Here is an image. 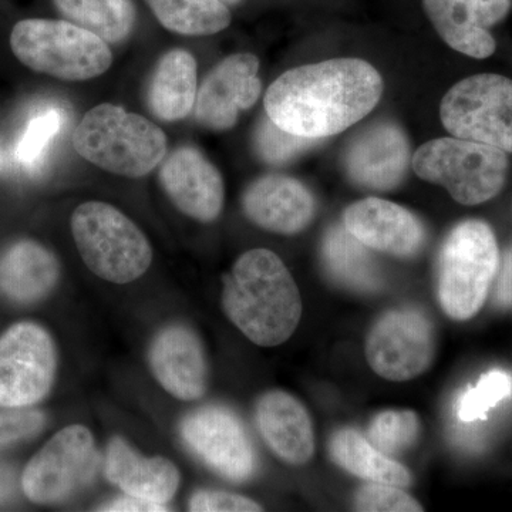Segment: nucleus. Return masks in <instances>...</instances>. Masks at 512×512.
Returning <instances> with one entry per match:
<instances>
[{
  "instance_id": "9",
  "label": "nucleus",
  "mask_w": 512,
  "mask_h": 512,
  "mask_svg": "<svg viewBox=\"0 0 512 512\" xmlns=\"http://www.w3.org/2000/svg\"><path fill=\"white\" fill-rule=\"evenodd\" d=\"M92 431L82 424L64 427L29 461L23 493L36 504H55L89 484L97 468Z\"/></svg>"
},
{
  "instance_id": "14",
  "label": "nucleus",
  "mask_w": 512,
  "mask_h": 512,
  "mask_svg": "<svg viewBox=\"0 0 512 512\" xmlns=\"http://www.w3.org/2000/svg\"><path fill=\"white\" fill-rule=\"evenodd\" d=\"M423 8L451 49L481 60L494 55L491 29L507 18L512 0H423Z\"/></svg>"
},
{
  "instance_id": "31",
  "label": "nucleus",
  "mask_w": 512,
  "mask_h": 512,
  "mask_svg": "<svg viewBox=\"0 0 512 512\" xmlns=\"http://www.w3.org/2000/svg\"><path fill=\"white\" fill-rule=\"evenodd\" d=\"M63 117L59 111L49 109L30 119L16 146L15 157L26 170H35L42 163L47 148L62 128Z\"/></svg>"
},
{
  "instance_id": "10",
  "label": "nucleus",
  "mask_w": 512,
  "mask_h": 512,
  "mask_svg": "<svg viewBox=\"0 0 512 512\" xmlns=\"http://www.w3.org/2000/svg\"><path fill=\"white\" fill-rule=\"evenodd\" d=\"M53 339L36 323H16L0 336V407L26 409L45 399L55 382Z\"/></svg>"
},
{
  "instance_id": "22",
  "label": "nucleus",
  "mask_w": 512,
  "mask_h": 512,
  "mask_svg": "<svg viewBox=\"0 0 512 512\" xmlns=\"http://www.w3.org/2000/svg\"><path fill=\"white\" fill-rule=\"evenodd\" d=\"M56 256L39 242H16L0 255V293L18 303L45 298L59 279Z\"/></svg>"
},
{
  "instance_id": "18",
  "label": "nucleus",
  "mask_w": 512,
  "mask_h": 512,
  "mask_svg": "<svg viewBox=\"0 0 512 512\" xmlns=\"http://www.w3.org/2000/svg\"><path fill=\"white\" fill-rule=\"evenodd\" d=\"M148 365L165 392L194 402L207 389V360L201 340L184 325L161 329L148 350Z\"/></svg>"
},
{
  "instance_id": "12",
  "label": "nucleus",
  "mask_w": 512,
  "mask_h": 512,
  "mask_svg": "<svg viewBox=\"0 0 512 512\" xmlns=\"http://www.w3.org/2000/svg\"><path fill=\"white\" fill-rule=\"evenodd\" d=\"M192 453L225 480L244 483L254 476L255 451L244 424L224 406L200 407L181 423Z\"/></svg>"
},
{
  "instance_id": "7",
  "label": "nucleus",
  "mask_w": 512,
  "mask_h": 512,
  "mask_svg": "<svg viewBox=\"0 0 512 512\" xmlns=\"http://www.w3.org/2000/svg\"><path fill=\"white\" fill-rule=\"evenodd\" d=\"M421 180L441 185L460 204L480 205L503 190L507 153L487 144L457 137L427 141L412 158Z\"/></svg>"
},
{
  "instance_id": "1",
  "label": "nucleus",
  "mask_w": 512,
  "mask_h": 512,
  "mask_svg": "<svg viewBox=\"0 0 512 512\" xmlns=\"http://www.w3.org/2000/svg\"><path fill=\"white\" fill-rule=\"evenodd\" d=\"M383 90L382 76L365 60H326L279 76L265 94V111L282 130L323 140L366 117Z\"/></svg>"
},
{
  "instance_id": "35",
  "label": "nucleus",
  "mask_w": 512,
  "mask_h": 512,
  "mask_svg": "<svg viewBox=\"0 0 512 512\" xmlns=\"http://www.w3.org/2000/svg\"><path fill=\"white\" fill-rule=\"evenodd\" d=\"M494 281V302L501 308H512V248L500 261Z\"/></svg>"
},
{
  "instance_id": "6",
  "label": "nucleus",
  "mask_w": 512,
  "mask_h": 512,
  "mask_svg": "<svg viewBox=\"0 0 512 512\" xmlns=\"http://www.w3.org/2000/svg\"><path fill=\"white\" fill-rule=\"evenodd\" d=\"M500 266V249L487 222H460L447 235L439 258L441 308L454 320L481 311Z\"/></svg>"
},
{
  "instance_id": "25",
  "label": "nucleus",
  "mask_w": 512,
  "mask_h": 512,
  "mask_svg": "<svg viewBox=\"0 0 512 512\" xmlns=\"http://www.w3.org/2000/svg\"><path fill=\"white\" fill-rule=\"evenodd\" d=\"M322 259L328 274L345 288L375 292L382 285L379 266L369 248L353 237L345 225H335L326 232Z\"/></svg>"
},
{
  "instance_id": "26",
  "label": "nucleus",
  "mask_w": 512,
  "mask_h": 512,
  "mask_svg": "<svg viewBox=\"0 0 512 512\" xmlns=\"http://www.w3.org/2000/svg\"><path fill=\"white\" fill-rule=\"evenodd\" d=\"M60 13L104 42H124L133 33L137 13L133 0H53Z\"/></svg>"
},
{
  "instance_id": "33",
  "label": "nucleus",
  "mask_w": 512,
  "mask_h": 512,
  "mask_svg": "<svg viewBox=\"0 0 512 512\" xmlns=\"http://www.w3.org/2000/svg\"><path fill=\"white\" fill-rule=\"evenodd\" d=\"M45 423V414L37 410L13 409V412L0 413V448L32 439L43 430Z\"/></svg>"
},
{
  "instance_id": "19",
  "label": "nucleus",
  "mask_w": 512,
  "mask_h": 512,
  "mask_svg": "<svg viewBox=\"0 0 512 512\" xmlns=\"http://www.w3.org/2000/svg\"><path fill=\"white\" fill-rule=\"evenodd\" d=\"M242 207L249 221L281 235L299 234L308 228L316 211L309 188L286 175L258 178L244 192Z\"/></svg>"
},
{
  "instance_id": "8",
  "label": "nucleus",
  "mask_w": 512,
  "mask_h": 512,
  "mask_svg": "<svg viewBox=\"0 0 512 512\" xmlns=\"http://www.w3.org/2000/svg\"><path fill=\"white\" fill-rule=\"evenodd\" d=\"M440 117L451 136L512 153V80L493 73L461 80L444 94Z\"/></svg>"
},
{
  "instance_id": "4",
  "label": "nucleus",
  "mask_w": 512,
  "mask_h": 512,
  "mask_svg": "<svg viewBox=\"0 0 512 512\" xmlns=\"http://www.w3.org/2000/svg\"><path fill=\"white\" fill-rule=\"evenodd\" d=\"M10 47L33 72L64 82L94 79L113 64L107 42L69 20H22L10 33Z\"/></svg>"
},
{
  "instance_id": "11",
  "label": "nucleus",
  "mask_w": 512,
  "mask_h": 512,
  "mask_svg": "<svg viewBox=\"0 0 512 512\" xmlns=\"http://www.w3.org/2000/svg\"><path fill=\"white\" fill-rule=\"evenodd\" d=\"M436 338L430 319L413 308L394 309L376 320L367 335L365 353L375 373L406 382L429 369Z\"/></svg>"
},
{
  "instance_id": "3",
  "label": "nucleus",
  "mask_w": 512,
  "mask_h": 512,
  "mask_svg": "<svg viewBox=\"0 0 512 512\" xmlns=\"http://www.w3.org/2000/svg\"><path fill=\"white\" fill-rule=\"evenodd\" d=\"M73 147L101 170L141 178L164 160L167 136L146 117L106 103L84 114L74 130Z\"/></svg>"
},
{
  "instance_id": "30",
  "label": "nucleus",
  "mask_w": 512,
  "mask_h": 512,
  "mask_svg": "<svg viewBox=\"0 0 512 512\" xmlns=\"http://www.w3.org/2000/svg\"><path fill=\"white\" fill-rule=\"evenodd\" d=\"M318 143L319 140L295 136L282 130L268 116L261 120L254 136L256 156L272 165L289 163Z\"/></svg>"
},
{
  "instance_id": "15",
  "label": "nucleus",
  "mask_w": 512,
  "mask_h": 512,
  "mask_svg": "<svg viewBox=\"0 0 512 512\" xmlns=\"http://www.w3.org/2000/svg\"><path fill=\"white\" fill-rule=\"evenodd\" d=\"M410 163L406 133L390 121L373 124L362 131L345 154L350 181L372 191H390L402 184Z\"/></svg>"
},
{
  "instance_id": "27",
  "label": "nucleus",
  "mask_w": 512,
  "mask_h": 512,
  "mask_svg": "<svg viewBox=\"0 0 512 512\" xmlns=\"http://www.w3.org/2000/svg\"><path fill=\"white\" fill-rule=\"evenodd\" d=\"M165 29L183 36H211L227 29L231 12L221 0H146Z\"/></svg>"
},
{
  "instance_id": "34",
  "label": "nucleus",
  "mask_w": 512,
  "mask_h": 512,
  "mask_svg": "<svg viewBox=\"0 0 512 512\" xmlns=\"http://www.w3.org/2000/svg\"><path fill=\"white\" fill-rule=\"evenodd\" d=\"M190 511L194 512H258L261 505L244 495L225 493V491H198L192 495Z\"/></svg>"
},
{
  "instance_id": "23",
  "label": "nucleus",
  "mask_w": 512,
  "mask_h": 512,
  "mask_svg": "<svg viewBox=\"0 0 512 512\" xmlns=\"http://www.w3.org/2000/svg\"><path fill=\"white\" fill-rule=\"evenodd\" d=\"M197 60L184 49L165 53L157 63L148 86V109L163 121H180L190 116L197 100Z\"/></svg>"
},
{
  "instance_id": "5",
  "label": "nucleus",
  "mask_w": 512,
  "mask_h": 512,
  "mask_svg": "<svg viewBox=\"0 0 512 512\" xmlns=\"http://www.w3.org/2000/svg\"><path fill=\"white\" fill-rule=\"evenodd\" d=\"M77 251L94 275L111 284H130L153 262V248L127 215L106 202L89 201L72 215Z\"/></svg>"
},
{
  "instance_id": "32",
  "label": "nucleus",
  "mask_w": 512,
  "mask_h": 512,
  "mask_svg": "<svg viewBox=\"0 0 512 512\" xmlns=\"http://www.w3.org/2000/svg\"><path fill=\"white\" fill-rule=\"evenodd\" d=\"M355 508L365 512H420L419 501L396 485L370 483L355 494Z\"/></svg>"
},
{
  "instance_id": "13",
  "label": "nucleus",
  "mask_w": 512,
  "mask_h": 512,
  "mask_svg": "<svg viewBox=\"0 0 512 512\" xmlns=\"http://www.w3.org/2000/svg\"><path fill=\"white\" fill-rule=\"evenodd\" d=\"M258 70V57L252 53H237L218 63L197 93L198 123L214 131L231 130L239 113L251 109L261 96Z\"/></svg>"
},
{
  "instance_id": "21",
  "label": "nucleus",
  "mask_w": 512,
  "mask_h": 512,
  "mask_svg": "<svg viewBox=\"0 0 512 512\" xmlns=\"http://www.w3.org/2000/svg\"><path fill=\"white\" fill-rule=\"evenodd\" d=\"M256 424L269 448L293 466H301L315 453L311 417L303 404L281 390L268 392L256 404Z\"/></svg>"
},
{
  "instance_id": "20",
  "label": "nucleus",
  "mask_w": 512,
  "mask_h": 512,
  "mask_svg": "<svg viewBox=\"0 0 512 512\" xmlns=\"http://www.w3.org/2000/svg\"><path fill=\"white\" fill-rule=\"evenodd\" d=\"M104 471L124 494L165 505L180 487V471L164 457H144L126 440L114 437L107 447Z\"/></svg>"
},
{
  "instance_id": "24",
  "label": "nucleus",
  "mask_w": 512,
  "mask_h": 512,
  "mask_svg": "<svg viewBox=\"0 0 512 512\" xmlns=\"http://www.w3.org/2000/svg\"><path fill=\"white\" fill-rule=\"evenodd\" d=\"M329 454L340 468L369 483L400 488H409L413 483L406 467L373 446L359 431H336L329 440Z\"/></svg>"
},
{
  "instance_id": "28",
  "label": "nucleus",
  "mask_w": 512,
  "mask_h": 512,
  "mask_svg": "<svg viewBox=\"0 0 512 512\" xmlns=\"http://www.w3.org/2000/svg\"><path fill=\"white\" fill-rule=\"evenodd\" d=\"M512 396V376L505 370L494 369L484 373L476 386L467 387L458 394L454 416L464 424L487 420L488 413Z\"/></svg>"
},
{
  "instance_id": "36",
  "label": "nucleus",
  "mask_w": 512,
  "mask_h": 512,
  "mask_svg": "<svg viewBox=\"0 0 512 512\" xmlns=\"http://www.w3.org/2000/svg\"><path fill=\"white\" fill-rule=\"evenodd\" d=\"M100 510L111 512H157L168 511V508L165 505L150 503V501L126 495V497L117 498V500L104 504L103 507H100Z\"/></svg>"
},
{
  "instance_id": "39",
  "label": "nucleus",
  "mask_w": 512,
  "mask_h": 512,
  "mask_svg": "<svg viewBox=\"0 0 512 512\" xmlns=\"http://www.w3.org/2000/svg\"><path fill=\"white\" fill-rule=\"evenodd\" d=\"M221 2H224L225 5H231V6H234V5H238V3H241L242 0H221Z\"/></svg>"
},
{
  "instance_id": "16",
  "label": "nucleus",
  "mask_w": 512,
  "mask_h": 512,
  "mask_svg": "<svg viewBox=\"0 0 512 512\" xmlns=\"http://www.w3.org/2000/svg\"><path fill=\"white\" fill-rule=\"evenodd\" d=\"M160 181L165 194L187 217L200 222L220 217L225 202L224 180L197 148L175 150L161 167Z\"/></svg>"
},
{
  "instance_id": "2",
  "label": "nucleus",
  "mask_w": 512,
  "mask_h": 512,
  "mask_svg": "<svg viewBox=\"0 0 512 512\" xmlns=\"http://www.w3.org/2000/svg\"><path fill=\"white\" fill-rule=\"evenodd\" d=\"M222 306L251 342L274 348L291 338L302 318V299L291 272L268 249L239 256L224 276Z\"/></svg>"
},
{
  "instance_id": "38",
  "label": "nucleus",
  "mask_w": 512,
  "mask_h": 512,
  "mask_svg": "<svg viewBox=\"0 0 512 512\" xmlns=\"http://www.w3.org/2000/svg\"><path fill=\"white\" fill-rule=\"evenodd\" d=\"M8 171V160H6L5 151H3L2 144H0V174Z\"/></svg>"
},
{
  "instance_id": "17",
  "label": "nucleus",
  "mask_w": 512,
  "mask_h": 512,
  "mask_svg": "<svg viewBox=\"0 0 512 512\" xmlns=\"http://www.w3.org/2000/svg\"><path fill=\"white\" fill-rule=\"evenodd\" d=\"M343 225L367 248L399 258L419 254L426 244L423 222L402 205L382 198L353 202L343 214Z\"/></svg>"
},
{
  "instance_id": "29",
  "label": "nucleus",
  "mask_w": 512,
  "mask_h": 512,
  "mask_svg": "<svg viewBox=\"0 0 512 512\" xmlns=\"http://www.w3.org/2000/svg\"><path fill=\"white\" fill-rule=\"evenodd\" d=\"M420 434V420L410 410H387L370 421L367 440L387 456L394 457L409 450Z\"/></svg>"
},
{
  "instance_id": "37",
  "label": "nucleus",
  "mask_w": 512,
  "mask_h": 512,
  "mask_svg": "<svg viewBox=\"0 0 512 512\" xmlns=\"http://www.w3.org/2000/svg\"><path fill=\"white\" fill-rule=\"evenodd\" d=\"M15 493V473L12 468L0 464V504L6 503Z\"/></svg>"
}]
</instances>
